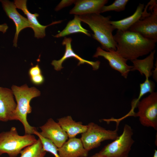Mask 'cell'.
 Returning <instances> with one entry per match:
<instances>
[{
  "mask_svg": "<svg viewBox=\"0 0 157 157\" xmlns=\"http://www.w3.org/2000/svg\"><path fill=\"white\" fill-rule=\"evenodd\" d=\"M113 36L117 44L116 51L131 61L151 52L154 50L157 42L138 33L129 30H117Z\"/></svg>",
  "mask_w": 157,
  "mask_h": 157,
  "instance_id": "obj_1",
  "label": "cell"
},
{
  "mask_svg": "<svg viewBox=\"0 0 157 157\" xmlns=\"http://www.w3.org/2000/svg\"><path fill=\"white\" fill-rule=\"evenodd\" d=\"M81 21L88 24L93 31V38L106 51H116L117 44L113 32L115 30L110 23L111 16L104 17L100 14H92L78 16Z\"/></svg>",
  "mask_w": 157,
  "mask_h": 157,
  "instance_id": "obj_2",
  "label": "cell"
},
{
  "mask_svg": "<svg viewBox=\"0 0 157 157\" xmlns=\"http://www.w3.org/2000/svg\"><path fill=\"white\" fill-rule=\"evenodd\" d=\"M11 90L17 104L12 120H17L21 122L24 126L25 134H33L34 131L37 129L29 124L27 115L32 111L31 101L33 98L39 96L40 92L35 87H29L26 84L20 86L13 85Z\"/></svg>",
  "mask_w": 157,
  "mask_h": 157,
  "instance_id": "obj_3",
  "label": "cell"
},
{
  "mask_svg": "<svg viewBox=\"0 0 157 157\" xmlns=\"http://www.w3.org/2000/svg\"><path fill=\"white\" fill-rule=\"evenodd\" d=\"M37 140L33 134L19 135L16 128L12 127L9 131L0 133V155L7 154L10 157H15Z\"/></svg>",
  "mask_w": 157,
  "mask_h": 157,
  "instance_id": "obj_4",
  "label": "cell"
},
{
  "mask_svg": "<svg viewBox=\"0 0 157 157\" xmlns=\"http://www.w3.org/2000/svg\"><path fill=\"white\" fill-rule=\"evenodd\" d=\"M148 3L151 12L147 13L145 8L140 19L128 30L138 33L146 38L157 42V0H151Z\"/></svg>",
  "mask_w": 157,
  "mask_h": 157,
  "instance_id": "obj_5",
  "label": "cell"
},
{
  "mask_svg": "<svg viewBox=\"0 0 157 157\" xmlns=\"http://www.w3.org/2000/svg\"><path fill=\"white\" fill-rule=\"evenodd\" d=\"M131 126L126 124L122 134L112 142L105 146L99 153L104 157H128L134 142Z\"/></svg>",
  "mask_w": 157,
  "mask_h": 157,
  "instance_id": "obj_6",
  "label": "cell"
},
{
  "mask_svg": "<svg viewBox=\"0 0 157 157\" xmlns=\"http://www.w3.org/2000/svg\"><path fill=\"white\" fill-rule=\"evenodd\" d=\"M87 126L80 139L84 148L88 151L97 147L104 141L115 140L119 136L117 127L115 130H107L93 122L89 123Z\"/></svg>",
  "mask_w": 157,
  "mask_h": 157,
  "instance_id": "obj_7",
  "label": "cell"
},
{
  "mask_svg": "<svg viewBox=\"0 0 157 157\" xmlns=\"http://www.w3.org/2000/svg\"><path fill=\"white\" fill-rule=\"evenodd\" d=\"M136 106L138 108L137 113L133 116L139 117L143 126L151 127L157 129V92H153L147 97L139 101Z\"/></svg>",
  "mask_w": 157,
  "mask_h": 157,
  "instance_id": "obj_8",
  "label": "cell"
},
{
  "mask_svg": "<svg viewBox=\"0 0 157 157\" xmlns=\"http://www.w3.org/2000/svg\"><path fill=\"white\" fill-rule=\"evenodd\" d=\"M99 56L103 57L107 60L111 68L119 72L125 78H127L129 72L133 68V66L127 64L128 60L123 57L116 51H106L101 47H98L93 57L98 58Z\"/></svg>",
  "mask_w": 157,
  "mask_h": 157,
  "instance_id": "obj_9",
  "label": "cell"
},
{
  "mask_svg": "<svg viewBox=\"0 0 157 157\" xmlns=\"http://www.w3.org/2000/svg\"><path fill=\"white\" fill-rule=\"evenodd\" d=\"M39 132L43 137L50 140L58 148L61 147L66 141L68 136L58 123L50 118L44 125L40 127Z\"/></svg>",
  "mask_w": 157,
  "mask_h": 157,
  "instance_id": "obj_10",
  "label": "cell"
},
{
  "mask_svg": "<svg viewBox=\"0 0 157 157\" xmlns=\"http://www.w3.org/2000/svg\"><path fill=\"white\" fill-rule=\"evenodd\" d=\"M3 9L9 18L14 23L16 26V32L13 40V46H17L18 35L24 28H31V26L27 18L20 15L16 10L14 3L8 0H0Z\"/></svg>",
  "mask_w": 157,
  "mask_h": 157,
  "instance_id": "obj_11",
  "label": "cell"
},
{
  "mask_svg": "<svg viewBox=\"0 0 157 157\" xmlns=\"http://www.w3.org/2000/svg\"><path fill=\"white\" fill-rule=\"evenodd\" d=\"M72 39L71 38L65 37L62 44L65 46V51L62 57L59 60H54L51 62V65L54 66V69L57 71L60 70L63 68L62 64L64 61L67 59L73 58L77 60L78 61V65L87 63L91 65L94 70L98 69L100 66V62L99 61H92L85 60L73 51L72 48L71 42Z\"/></svg>",
  "mask_w": 157,
  "mask_h": 157,
  "instance_id": "obj_12",
  "label": "cell"
},
{
  "mask_svg": "<svg viewBox=\"0 0 157 157\" xmlns=\"http://www.w3.org/2000/svg\"><path fill=\"white\" fill-rule=\"evenodd\" d=\"M11 89L0 87V121L12 120L17 104Z\"/></svg>",
  "mask_w": 157,
  "mask_h": 157,
  "instance_id": "obj_13",
  "label": "cell"
},
{
  "mask_svg": "<svg viewBox=\"0 0 157 157\" xmlns=\"http://www.w3.org/2000/svg\"><path fill=\"white\" fill-rule=\"evenodd\" d=\"M26 0H15L14 4L17 8L22 10L27 17V19L30 24L31 28L34 33V36L37 38H43L46 35L45 29L48 26L60 23L62 20L55 21L47 26L40 24L37 19L39 14L37 13L32 14L28 10Z\"/></svg>",
  "mask_w": 157,
  "mask_h": 157,
  "instance_id": "obj_14",
  "label": "cell"
},
{
  "mask_svg": "<svg viewBox=\"0 0 157 157\" xmlns=\"http://www.w3.org/2000/svg\"><path fill=\"white\" fill-rule=\"evenodd\" d=\"M108 0H78L69 13L81 16L92 14H100L102 7L107 3Z\"/></svg>",
  "mask_w": 157,
  "mask_h": 157,
  "instance_id": "obj_15",
  "label": "cell"
},
{
  "mask_svg": "<svg viewBox=\"0 0 157 157\" xmlns=\"http://www.w3.org/2000/svg\"><path fill=\"white\" fill-rule=\"evenodd\" d=\"M58 151L60 157H87L88 152L81 139L75 137L69 138Z\"/></svg>",
  "mask_w": 157,
  "mask_h": 157,
  "instance_id": "obj_16",
  "label": "cell"
},
{
  "mask_svg": "<svg viewBox=\"0 0 157 157\" xmlns=\"http://www.w3.org/2000/svg\"><path fill=\"white\" fill-rule=\"evenodd\" d=\"M58 120V123L69 138H75L78 134L85 132L87 129V125H83L81 122H76L71 116L59 118Z\"/></svg>",
  "mask_w": 157,
  "mask_h": 157,
  "instance_id": "obj_17",
  "label": "cell"
},
{
  "mask_svg": "<svg viewBox=\"0 0 157 157\" xmlns=\"http://www.w3.org/2000/svg\"><path fill=\"white\" fill-rule=\"evenodd\" d=\"M144 8L143 3H139L132 15L123 19L116 21H110V23L115 29L124 31L129 29L141 18Z\"/></svg>",
  "mask_w": 157,
  "mask_h": 157,
  "instance_id": "obj_18",
  "label": "cell"
},
{
  "mask_svg": "<svg viewBox=\"0 0 157 157\" xmlns=\"http://www.w3.org/2000/svg\"><path fill=\"white\" fill-rule=\"evenodd\" d=\"M155 50L150 52V54L143 59H136L131 60L133 64L131 71L137 70L142 75L144 74L146 78L152 76V69L154 68V61Z\"/></svg>",
  "mask_w": 157,
  "mask_h": 157,
  "instance_id": "obj_19",
  "label": "cell"
},
{
  "mask_svg": "<svg viewBox=\"0 0 157 157\" xmlns=\"http://www.w3.org/2000/svg\"><path fill=\"white\" fill-rule=\"evenodd\" d=\"M81 22L78 16L74 15V18L68 22L65 28L53 36L59 38L77 33H82L88 36H91L89 31L82 26Z\"/></svg>",
  "mask_w": 157,
  "mask_h": 157,
  "instance_id": "obj_20",
  "label": "cell"
},
{
  "mask_svg": "<svg viewBox=\"0 0 157 157\" xmlns=\"http://www.w3.org/2000/svg\"><path fill=\"white\" fill-rule=\"evenodd\" d=\"M46 153L39 138L35 142L26 147L21 151L20 157H44Z\"/></svg>",
  "mask_w": 157,
  "mask_h": 157,
  "instance_id": "obj_21",
  "label": "cell"
},
{
  "mask_svg": "<svg viewBox=\"0 0 157 157\" xmlns=\"http://www.w3.org/2000/svg\"><path fill=\"white\" fill-rule=\"evenodd\" d=\"M140 91L138 97L137 99L134 100L132 102L135 105L143 95L148 93H151L154 92L155 85L152 81L149 80V78H146L144 83L140 84Z\"/></svg>",
  "mask_w": 157,
  "mask_h": 157,
  "instance_id": "obj_22",
  "label": "cell"
},
{
  "mask_svg": "<svg viewBox=\"0 0 157 157\" xmlns=\"http://www.w3.org/2000/svg\"><path fill=\"white\" fill-rule=\"evenodd\" d=\"M33 134L36 135L40 140L44 150L51 153L55 157H60L58 152V148L50 140L42 137L37 130L34 131Z\"/></svg>",
  "mask_w": 157,
  "mask_h": 157,
  "instance_id": "obj_23",
  "label": "cell"
},
{
  "mask_svg": "<svg viewBox=\"0 0 157 157\" xmlns=\"http://www.w3.org/2000/svg\"><path fill=\"white\" fill-rule=\"evenodd\" d=\"M128 0H115L111 4L104 6L102 8L101 13L111 11L119 12L124 10Z\"/></svg>",
  "mask_w": 157,
  "mask_h": 157,
  "instance_id": "obj_24",
  "label": "cell"
},
{
  "mask_svg": "<svg viewBox=\"0 0 157 157\" xmlns=\"http://www.w3.org/2000/svg\"><path fill=\"white\" fill-rule=\"evenodd\" d=\"M76 0H62L56 7L55 10L58 11L63 8L69 6L76 2Z\"/></svg>",
  "mask_w": 157,
  "mask_h": 157,
  "instance_id": "obj_25",
  "label": "cell"
},
{
  "mask_svg": "<svg viewBox=\"0 0 157 157\" xmlns=\"http://www.w3.org/2000/svg\"><path fill=\"white\" fill-rule=\"evenodd\" d=\"M28 74L30 77H32L42 74V71L39 65L37 64L29 69Z\"/></svg>",
  "mask_w": 157,
  "mask_h": 157,
  "instance_id": "obj_26",
  "label": "cell"
},
{
  "mask_svg": "<svg viewBox=\"0 0 157 157\" xmlns=\"http://www.w3.org/2000/svg\"><path fill=\"white\" fill-rule=\"evenodd\" d=\"M31 82L36 85H39L42 84L44 81V77L42 74L30 77Z\"/></svg>",
  "mask_w": 157,
  "mask_h": 157,
  "instance_id": "obj_27",
  "label": "cell"
},
{
  "mask_svg": "<svg viewBox=\"0 0 157 157\" xmlns=\"http://www.w3.org/2000/svg\"><path fill=\"white\" fill-rule=\"evenodd\" d=\"M8 27V26L6 24H0V31L4 33L6 31Z\"/></svg>",
  "mask_w": 157,
  "mask_h": 157,
  "instance_id": "obj_28",
  "label": "cell"
},
{
  "mask_svg": "<svg viewBox=\"0 0 157 157\" xmlns=\"http://www.w3.org/2000/svg\"><path fill=\"white\" fill-rule=\"evenodd\" d=\"M155 69L154 70H152V76L153 78L155 80V81H157V62H156V64H155Z\"/></svg>",
  "mask_w": 157,
  "mask_h": 157,
  "instance_id": "obj_29",
  "label": "cell"
},
{
  "mask_svg": "<svg viewBox=\"0 0 157 157\" xmlns=\"http://www.w3.org/2000/svg\"><path fill=\"white\" fill-rule=\"evenodd\" d=\"M90 157H104L101 155L99 153L95 154Z\"/></svg>",
  "mask_w": 157,
  "mask_h": 157,
  "instance_id": "obj_30",
  "label": "cell"
},
{
  "mask_svg": "<svg viewBox=\"0 0 157 157\" xmlns=\"http://www.w3.org/2000/svg\"><path fill=\"white\" fill-rule=\"evenodd\" d=\"M153 157H157V151L155 150V152Z\"/></svg>",
  "mask_w": 157,
  "mask_h": 157,
  "instance_id": "obj_31",
  "label": "cell"
}]
</instances>
